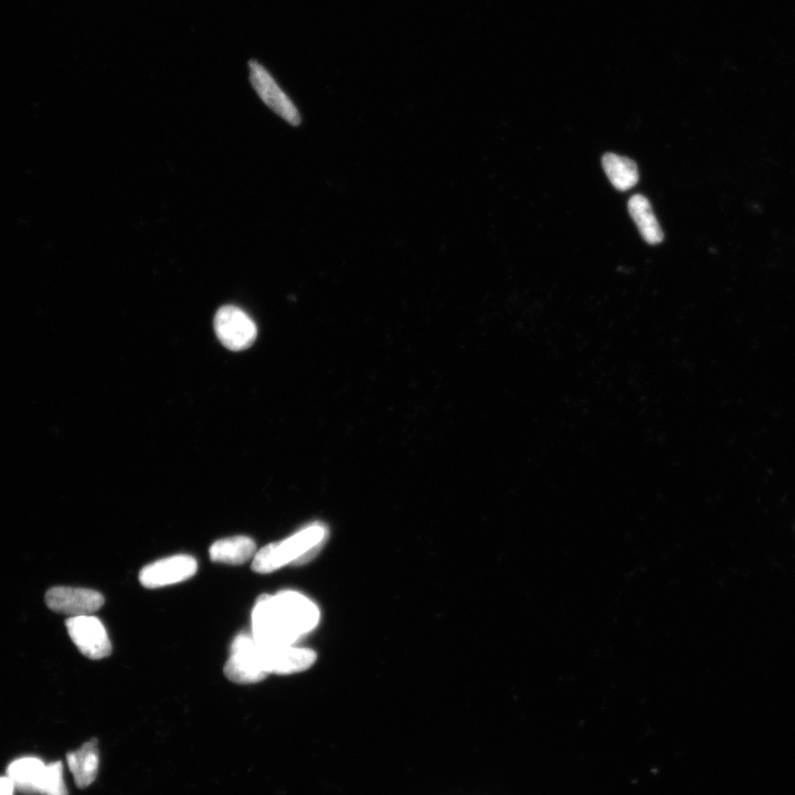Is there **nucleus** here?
I'll return each mask as SVG.
<instances>
[{"instance_id": "nucleus-9", "label": "nucleus", "mask_w": 795, "mask_h": 795, "mask_svg": "<svg viewBox=\"0 0 795 795\" xmlns=\"http://www.w3.org/2000/svg\"><path fill=\"white\" fill-rule=\"evenodd\" d=\"M197 569L195 558L177 555L146 566L141 571L140 581L147 589L163 588L193 578Z\"/></svg>"}, {"instance_id": "nucleus-10", "label": "nucleus", "mask_w": 795, "mask_h": 795, "mask_svg": "<svg viewBox=\"0 0 795 795\" xmlns=\"http://www.w3.org/2000/svg\"><path fill=\"white\" fill-rule=\"evenodd\" d=\"M67 761L78 788H88L97 779L100 757L98 740L92 739L80 749L69 752Z\"/></svg>"}, {"instance_id": "nucleus-3", "label": "nucleus", "mask_w": 795, "mask_h": 795, "mask_svg": "<svg viewBox=\"0 0 795 795\" xmlns=\"http://www.w3.org/2000/svg\"><path fill=\"white\" fill-rule=\"evenodd\" d=\"M215 332L222 345L232 352H241L256 342L258 328L251 317L237 306L220 307L215 321Z\"/></svg>"}, {"instance_id": "nucleus-12", "label": "nucleus", "mask_w": 795, "mask_h": 795, "mask_svg": "<svg viewBox=\"0 0 795 795\" xmlns=\"http://www.w3.org/2000/svg\"><path fill=\"white\" fill-rule=\"evenodd\" d=\"M46 769V763L36 757L19 758L10 763L7 777L12 780L16 790L35 794L39 793L40 782Z\"/></svg>"}, {"instance_id": "nucleus-7", "label": "nucleus", "mask_w": 795, "mask_h": 795, "mask_svg": "<svg viewBox=\"0 0 795 795\" xmlns=\"http://www.w3.org/2000/svg\"><path fill=\"white\" fill-rule=\"evenodd\" d=\"M249 68L252 87L264 104L289 124L300 125L302 119L299 110L271 74L258 61H251Z\"/></svg>"}, {"instance_id": "nucleus-1", "label": "nucleus", "mask_w": 795, "mask_h": 795, "mask_svg": "<svg viewBox=\"0 0 795 795\" xmlns=\"http://www.w3.org/2000/svg\"><path fill=\"white\" fill-rule=\"evenodd\" d=\"M320 621L315 604L294 591L262 595L252 611L253 638L264 646L293 645Z\"/></svg>"}, {"instance_id": "nucleus-11", "label": "nucleus", "mask_w": 795, "mask_h": 795, "mask_svg": "<svg viewBox=\"0 0 795 795\" xmlns=\"http://www.w3.org/2000/svg\"><path fill=\"white\" fill-rule=\"evenodd\" d=\"M257 545L246 536H236L218 540L210 547V559L214 563L243 565L256 556Z\"/></svg>"}, {"instance_id": "nucleus-16", "label": "nucleus", "mask_w": 795, "mask_h": 795, "mask_svg": "<svg viewBox=\"0 0 795 795\" xmlns=\"http://www.w3.org/2000/svg\"><path fill=\"white\" fill-rule=\"evenodd\" d=\"M14 783L8 777L0 778V795H14Z\"/></svg>"}, {"instance_id": "nucleus-6", "label": "nucleus", "mask_w": 795, "mask_h": 795, "mask_svg": "<svg viewBox=\"0 0 795 795\" xmlns=\"http://www.w3.org/2000/svg\"><path fill=\"white\" fill-rule=\"evenodd\" d=\"M256 651L257 642L252 634L241 633L237 636L231 645V655L224 669L229 681L250 685L259 683L268 677L260 670Z\"/></svg>"}, {"instance_id": "nucleus-5", "label": "nucleus", "mask_w": 795, "mask_h": 795, "mask_svg": "<svg viewBox=\"0 0 795 795\" xmlns=\"http://www.w3.org/2000/svg\"><path fill=\"white\" fill-rule=\"evenodd\" d=\"M66 627L79 651L90 660H102L112 653V643L103 623L93 616L72 617Z\"/></svg>"}, {"instance_id": "nucleus-15", "label": "nucleus", "mask_w": 795, "mask_h": 795, "mask_svg": "<svg viewBox=\"0 0 795 795\" xmlns=\"http://www.w3.org/2000/svg\"><path fill=\"white\" fill-rule=\"evenodd\" d=\"M39 793L42 795H68L65 778H63V765L60 761L46 765Z\"/></svg>"}, {"instance_id": "nucleus-14", "label": "nucleus", "mask_w": 795, "mask_h": 795, "mask_svg": "<svg viewBox=\"0 0 795 795\" xmlns=\"http://www.w3.org/2000/svg\"><path fill=\"white\" fill-rule=\"evenodd\" d=\"M602 165L610 182L620 192H627L639 183L638 165L630 158L609 153L603 156Z\"/></svg>"}, {"instance_id": "nucleus-8", "label": "nucleus", "mask_w": 795, "mask_h": 795, "mask_svg": "<svg viewBox=\"0 0 795 795\" xmlns=\"http://www.w3.org/2000/svg\"><path fill=\"white\" fill-rule=\"evenodd\" d=\"M104 597L100 592L72 587H55L46 593V603L50 610L66 616H91L103 607Z\"/></svg>"}, {"instance_id": "nucleus-13", "label": "nucleus", "mask_w": 795, "mask_h": 795, "mask_svg": "<svg viewBox=\"0 0 795 795\" xmlns=\"http://www.w3.org/2000/svg\"><path fill=\"white\" fill-rule=\"evenodd\" d=\"M629 212L638 226L643 239L650 245H659L664 239L663 231L652 210L650 201L642 195L629 200Z\"/></svg>"}, {"instance_id": "nucleus-2", "label": "nucleus", "mask_w": 795, "mask_h": 795, "mask_svg": "<svg viewBox=\"0 0 795 795\" xmlns=\"http://www.w3.org/2000/svg\"><path fill=\"white\" fill-rule=\"evenodd\" d=\"M326 534V528L315 523L282 542L265 546L253 557L252 570L265 575L286 565L307 563L322 546Z\"/></svg>"}, {"instance_id": "nucleus-4", "label": "nucleus", "mask_w": 795, "mask_h": 795, "mask_svg": "<svg viewBox=\"0 0 795 795\" xmlns=\"http://www.w3.org/2000/svg\"><path fill=\"white\" fill-rule=\"evenodd\" d=\"M256 655L260 670L267 675L300 673L310 669L316 661L315 652L292 645L264 646L257 643Z\"/></svg>"}]
</instances>
